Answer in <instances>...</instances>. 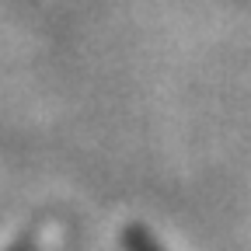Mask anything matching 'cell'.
<instances>
[{
	"label": "cell",
	"instance_id": "cell-1",
	"mask_svg": "<svg viewBox=\"0 0 251 251\" xmlns=\"http://www.w3.org/2000/svg\"><path fill=\"white\" fill-rule=\"evenodd\" d=\"M11 251H35V248H11Z\"/></svg>",
	"mask_w": 251,
	"mask_h": 251
}]
</instances>
